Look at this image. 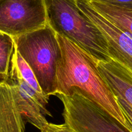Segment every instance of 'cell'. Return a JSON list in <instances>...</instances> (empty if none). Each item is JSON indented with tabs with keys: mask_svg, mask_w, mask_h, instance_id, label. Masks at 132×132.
I'll use <instances>...</instances> for the list:
<instances>
[{
	"mask_svg": "<svg viewBox=\"0 0 132 132\" xmlns=\"http://www.w3.org/2000/svg\"><path fill=\"white\" fill-rule=\"evenodd\" d=\"M57 38L61 56L56 68V95H68L71 89L77 88L130 131L117 98L98 69L97 61L66 38L58 34Z\"/></svg>",
	"mask_w": 132,
	"mask_h": 132,
	"instance_id": "6da1fadb",
	"label": "cell"
},
{
	"mask_svg": "<svg viewBox=\"0 0 132 132\" xmlns=\"http://www.w3.org/2000/svg\"><path fill=\"white\" fill-rule=\"evenodd\" d=\"M47 24L88 53L97 62L110 60L107 41L92 21L79 9L77 0H44Z\"/></svg>",
	"mask_w": 132,
	"mask_h": 132,
	"instance_id": "7a4b0ae2",
	"label": "cell"
},
{
	"mask_svg": "<svg viewBox=\"0 0 132 132\" xmlns=\"http://www.w3.org/2000/svg\"><path fill=\"white\" fill-rule=\"evenodd\" d=\"M13 39L15 47L33 71L44 95H56V68L61 56L57 34L47 24Z\"/></svg>",
	"mask_w": 132,
	"mask_h": 132,
	"instance_id": "3957f363",
	"label": "cell"
},
{
	"mask_svg": "<svg viewBox=\"0 0 132 132\" xmlns=\"http://www.w3.org/2000/svg\"><path fill=\"white\" fill-rule=\"evenodd\" d=\"M57 96L64 106V123L73 132H131L77 88Z\"/></svg>",
	"mask_w": 132,
	"mask_h": 132,
	"instance_id": "277c9868",
	"label": "cell"
},
{
	"mask_svg": "<svg viewBox=\"0 0 132 132\" xmlns=\"http://www.w3.org/2000/svg\"><path fill=\"white\" fill-rule=\"evenodd\" d=\"M46 25L44 0H0V32L14 38Z\"/></svg>",
	"mask_w": 132,
	"mask_h": 132,
	"instance_id": "5b68a950",
	"label": "cell"
},
{
	"mask_svg": "<svg viewBox=\"0 0 132 132\" xmlns=\"http://www.w3.org/2000/svg\"><path fill=\"white\" fill-rule=\"evenodd\" d=\"M77 4L105 38L111 58L123 66L132 76L131 35L112 24L99 14L88 0H77Z\"/></svg>",
	"mask_w": 132,
	"mask_h": 132,
	"instance_id": "8992f818",
	"label": "cell"
},
{
	"mask_svg": "<svg viewBox=\"0 0 132 132\" xmlns=\"http://www.w3.org/2000/svg\"><path fill=\"white\" fill-rule=\"evenodd\" d=\"M25 124L16 87L8 80H1L0 132H25Z\"/></svg>",
	"mask_w": 132,
	"mask_h": 132,
	"instance_id": "52a82bcc",
	"label": "cell"
},
{
	"mask_svg": "<svg viewBox=\"0 0 132 132\" xmlns=\"http://www.w3.org/2000/svg\"><path fill=\"white\" fill-rule=\"evenodd\" d=\"M102 76L116 97L125 100L132 107V76L120 63L111 59L97 62Z\"/></svg>",
	"mask_w": 132,
	"mask_h": 132,
	"instance_id": "ba28073f",
	"label": "cell"
},
{
	"mask_svg": "<svg viewBox=\"0 0 132 132\" xmlns=\"http://www.w3.org/2000/svg\"><path fill=\"white\" fill-rule=\"evenodd\" d=\"M89 2L99 14H101L112 24L132 36L131 10H128L95 1Z\"/></svg>",
	"mask_w": 132,
	"mask_h": 132,
	"instance_id": "9c48e42d",
	"label": "cell"
},
{
	"mask_svg": "<svg viewBox=\"0 0 132 132\" xmlns=\"http://www.w3.org/2000/svg\"><path fill=\"white\" fill-rule=\"evenodd\" d=\"M14 45L13 38L0 32V78L2 80L9 78Z\"/></svg>",
	"mask_w": 132,
	"mask_h": 132,
	"instance_id": "30bf717a",
	"label": "cell"
},
{
	"mask_svg": "<svg viewBox=\"0 0 132 132\" xmlns=\"http://www.w3.org/2000/svg\"><path fill=\"white\" fill-rule=\"evenodd\" d=\"M13 58L15 60V63L17 65L18 69L21 75L23 77V78L36 91L37 93L39 94H43L41 87L39 85L37 80L36 79L35 75L34 74L33 71H32L30 67H29L27 62H25L24 59L21 56L20 54L17 50L16 48L14 45V51L12 54Z\"/></svg>",
	"mask_w": 132,
	"mask_h": 132,
	"instance_id": "8fae6325",
	"label": "cell"
},
{
	"mask_svg": "<svg viewBox=\"0 0 132 132\" xmlns=\"http://www.w3.org/2000/svg\"><path fill=\"white\" fill-rule=\"evenodd\" d=\"M132 10V0H88Z\"/></svg>",
	"mask_w": 132,
	"mask_h": 132,
	"instance_id": "7c38bea8",
	"label": "cell"
},
{
	"mask_svg": "<svg viewBox=\"0 0 132 132\" xmlns=\"http://www.w3.org/2000/svg\"><path fill=\"white\" fill-rule=\"evenodd\" d=\"M40 131L41 132H73L64 122L60 124L48 122Z\"/></svg>",
	"mask_w": 132,
	"mask_h": 132,
	"instance_id": "4fadbf2b",
	"label": "cell"
}]
</instances>
